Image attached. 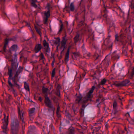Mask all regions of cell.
Wrapping results in <instances>:
<instances>
[{"label": "cell", "mask_w": 134, "mask_h": 134, "mask_svg": "<svg viewBox=\"0 0 134 134\" xmlns=\"http://www.w3.org/2000/svg\"><path fill=\"white\" fill-rule=\"evenodd\" d=\"M70 9L71 11H74V5L73 3H72L71 4V6H70Z\"/></svg>", "instance_id": "obj_14"}, {"label": "cell", "mask_w": 134, "mask_h": 134, "mask_svg": "<svg viewBox=\"0 0 134 134\" xmlns=\"http://www.w3.org/2000/svg\"><path fill=\"white\" fill-rule=\"evenodd\" d=\"M43 46L45 47L46 51L47 52H49L50 51V48L48 42H47L45 40H44V41H43Z\"/></svg>", "instance_id": "obj_5"}, {"label": "cell", "mask_w": 134, "mask_h": 134, "mask_svg": "<svg viewBox=\"0 0 134 134\" xmlns=\"http://www.w3.org/2000/svg\"><path fill=\"white\" fill-rule=\"evenodd\" d=\"M24 88L27 91H30L29 85H28V84L26 82H25L24 83Z\"/></svg>", "instance_id": "obj_11"}, {"label": "cell", "mask_w": 134, "mask_h": 134, "mask_svg": "<svg viewBox=\"0 0 134 134\" xmlns=\"http://www.w3.org/2000/svg\"><path fill=\"white\" fill-rule=\"evenodd\" d=\"M42 49V46L40 44H37L35 48V53L39 52Z\"/></svg>", "instance_id": "obj_6"}, {"label": "cell", "mask_w": 134, "mask_h": 134, "mask_svg": "<svg viewBox=\"0 0 134 134\" xmlns=\"http://www.w3.org/2000/svg\"><path fill=\"white\" fill-rule=\"evenodd\" d=\"M55 74H56V69L54 68L53 69L52 71V78L54 77Z\"/></svg>", "instance_id": "obj_16"}, {"label": "cell", "mask_w": 134, "mask_h": 134, "mask_svg": "<svg viewBox=\"0 0 134 134\" xmlns=\"http://www.w3.org/2000/svg\"><path fill=\"white\" fill-rule=\"evenodd\" d=\"M48 91V89L47 88H45V87H43L42 88V92L46 94L47 93V92Z\"/></svg>", "instance_id": "obj_17"}, {"label": "cell", "mask_w": 134, "mask_h": 134, "mask_svg": "<svg viewBox=\"0 0 134 134\" xmlns=\"http://www.w3.org/2000/svg\"><path fill=\"white\" fill-rule=\"evenodd\" d=\"M35 30H36V31H37V33L38 34H39V35H40V36H41V31H39V29H38L37 27L36 26H35Z\"/></svg>", "instance_id": "obj_18"}, {"label": "cell", "mask_w": 134, "mask_h": 134, "mask_svg": "<svg viewBox=\"0 0 134 134\" xmlns=\"http://www.w3.org/2000/svg\"><path fill=\"white\" fill-rule=\"evenodd\" d=\"M17 48H18V46L17 45L14 44L10 48V50L13 52H16L17 50Z\"/></svg>", "instance_id": "obj_9"}, {"label": "cell", "mask_w": 134, "mask_h": 134, "mask_svg": "<svg viewBox=\"0 0 134 134\" xmlns=\"http://www.w3.org/2000/svg\"><path fill=\"white\" fill-rule=\"evenodd\" d=\"M32 1H33L32 2H34V3H35V2H36V0H32Z\"/></svg>", "instance_id": "obj_22"}, {"label": "cell", "mask_w": 134, "mask_h": 134, "mask_svg": "<svg viewBox=\"0 0 134 134\" xmlns=\"http://www.w3.org/2000/svg\"><path fill=\"white\" fill-rule=\"evenodd\" d=\"M23 67H20L19 68V69L17 70V71L16 72V73L15 75V76H14V80H15V78H17V77L18 76V75H19V74L21 72L23 71Z\"/></svg>", "instance_id": "obj_8"}, {"label": "cell", "mask_w": 134, "mask_h": 134, "mask_svg": "<svg viewBox=\"0 0 134 134\" xmlns=\"http://www.w3.org/2000/svg\"><path fill=\"white\" fill-rule=\"evenodd\" d=\"M94 89H95V87L93 86L92 87V88H91V90H90L89 91V93H88V94H87V95H88V97H90L91 96V94L93 93V92L94 91Z\"/></svg>", "instance_id": "obj_10"}, {"label": "cell", "mask_w": 134, "mask_h": 134, "mask_svg": "<svg viewBox=\"0 0 134 134\" xmlns=\"http://www.w3.org/2000/svg\"><path fill=\"white\" fill-rule=\"evenodd\" d=\"M45 103L46 105L48 108L51 109L52 108L53 106L52 102L49 98L46 96L45 97Z\"/></svg>", "instance_id": "obj_2"}, {"label": "cell", "mask_w": 134, "mask_h": 134, "mask_svg": "<svg viewBox=\"0 0 134 134\" xmlns=\"http://www.w3.org/2000/svg\"><path fill=\"white\" fill-rule=\"evenodd\" d=\"M66 42H67V40H66L65 37H64L63 38L62 41L61 42V48L62 49V51H61L62 52H63L64 50L65 49Z\"/></svg>", "instance_id": "obj_4"}, {"label": "cell", "mask_w": 134, "mask_h": 134, "mask_svg": "<svg viewBox=\"0 0 134 134\" xmlns=\"http://www.w3.org/2000/svg\"><path fill=\"white\" fill-rule=\"evenodd\" d=\"M60 38H56V41H55V44L57 46V48H58V46H59L60 43Z\"/></svg>", "instance_id": "obj_12"}, {"label": "cell", "mask_w": 134, "mask_h": 134, "mask_svg": "<svg viewBox=\"0 0 134 134\" xmlns=\"http://www.w3.org/2000/svg\"><path fill=\"white\" fill-rule=\"evenodd\" d=\"M106 81H107V80H101V82L100 83V85H104V84L105 83H106Z\"/></svg>", "instance_id": "obj_19"}, {"label": "cell", "mask_w": 134, "mask_h": 134, "mask_svg": "<svg viewBox=\"0 0 134 134\" xmlns=\"http://www.w3.org/2000/svg\"><path fill=\"white\" fill-rule=\"evenodd\" d=\"M35 111V108H31L30 109V110H29V113H30V114H32V113L34 112Z\"/></svg>", "instance_id": "obj_15"}, {"label": "cell", "mask_w": 134, "mask_h": 134, "mask_svg": "<svg viewBox=\"0 0 134 134\" xmlns=\"http://www.w3.org/2000/svg\"><path fill=\"white\" fill-rule=\"evenodd\" d=\"M44 14H45V16H44V23L46 24L47 23L49 17L50 16V11H47L45 12Z\"/></svg>", "instance_id": "obj_3"}, {"label": "cell", "mask_w": 134, "mask_h": 134, "mask_svg": "<svg viewBox=\"0 0 134 134\" xmlns=\"http://www.w3.org/2000/svg\"><path fill=\"white\" fill-rule=\"evenodd\" d=\"M70 49V48H69L68 49V50L67 51V53H66V55H65V62H66V63H67V62H68V59H69Z\"/></svg>", "instance_id": "obj_7"}, {"label": "cell", "mask_w": 134, "mask_h": 134, "mask_svg": "<svg viewBox=\"0 0 134 134\" xmlns=\"http://www.w3.org/2000/svg\"><path fill=\"white\" fill-rule=\"evenodd\" d=\"M130 82V80L126 79L122 81V82L114 83L113 85L118 87L125 86H127Z\"/></svg>", "instance_id": "obj_1"}, {"label": "cell", "mask_w": 134, "mask_h": 134, "mask_svg": "<svg viewBox=\"0 0 134 134\" xmlns=\"http://www.w3.org/2000/svg\"><path fill=\"white\" fill-rule=\"evenodd\" d=\"M79 40V35H77L74 38V41L75 43L78 42Z\"/></svg>", "instance_id": "obj_13"}, {"label": "cell", "mask_w": 134, "mask_h": 134, "mask_svg": "<svg viewBox=\"0 0 134 134\" xmlns=\"http://www.w3.org/2000/svg\"><path fill=\"white\" fill-rule=\"evenodd\" d=\"M134 75V68L133 69V70H132V72L131 73V76L133 77V76Z\"/></svg>", "instance_id": "obj_21"}, {"label": "cell", "mask_w": 134, "mask_h": 134, "mask_svg": "<svg viewBox=\"0 0 134 134\" xmlns=\"http://www.w3.org/2000/svg\"><path fill=\"white\" fill-rule=\"evenodd\" d=\"M31 4H32V5H33V6H34V7H35V8H36V7H37V5H36L35 3L32 2V3H31Z\"/></svg>", "instance_id": "obj_20"}]
</instances>
